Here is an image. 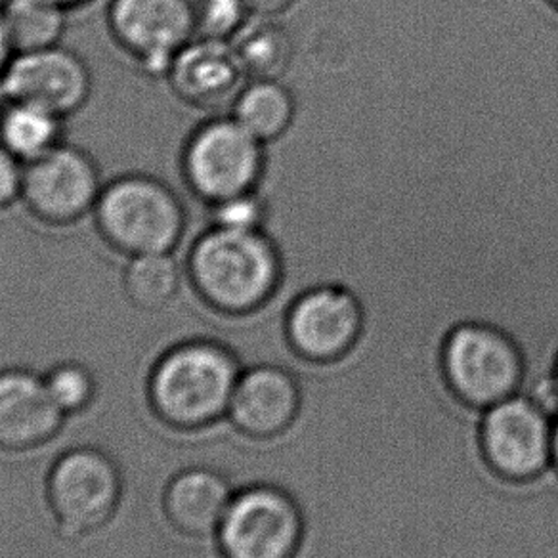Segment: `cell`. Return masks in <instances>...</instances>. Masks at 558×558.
<instances>
[{"label": "cell", "instance_id": "6da1fadb", "mask_svg": "<svg viewBox=\"0 0 558 558\" xmlns=\"http://www.w3.org/2000/svg\"><path fill=\"white\" fill-rule=\"evenodd\" d=\"M243 364L218 337L177 342L157 357L146 380L151 415L174 433L199 435L226 421Z\"/></svg>", "mask_w": 558, "mask_h": 558}, {"label": "cell", "instance_id": "7a4b0ae2", "mask_svg": "<svg viewBox=\"0 0 558 558\" xmlns=\"http://www.w3.org/2000/svg\"><path fill=\"white\" fill-rule=\"evenodd\" d=\"M186 274L207 311L217 318H240L268 303L278 288V251L263 230L209 226L192 243Z\"/></svg>", "mask_w": 558, "mask_h": 558}, {"label": "cell", "instance_id": "3957f363", "mask_svg": "<svg viewBox=\"0 0 558 558\" xmlns=\"http://www.w3.org/2000/svg\"><path fill=\"white\" fill-rule=\"evenodd\" d=\"M94 220L104 241L129 256L172 253L186 232L179 195L148 174H123L101 187Z\"/></svg>", "mask_w": 558, "mask_h": 558}, {"label": "cell", "instance_id": "277c9868", "mask_svg": "<svg viewBox=\"0 0 558 558\" xmlns=\"http://www.w3.org/2000/svg\"><path fill=\"white\" fill-rule=\"evenodd\" d=\"M123 492L121 466L96 446L62 451L45 481V499L56 532L70 542L106 530L121 509Z\"/></svg>", "mask_w": 558, "mask_h": 558}, {"label": "cell", "instance_id": "5b68a950", "mask_svg": "<svg viewBox=\"0 0 558 558\" xmlns=\"http://www.w3.org/2000/svg\"><path fill=\"white\" fill-rule=\"evenodd\" d=\"M263 167V142L228 113L197 124L182 149L186 186L207 205L256 190Z\"/></svg>", "mask_w": 558, "mask_h": 558}, {"label": "cell", "instance_id": "8992f818", "mask_svg": "<svg viewBox=\"0 0 558 558\" xmlns=\"http://www.w3.org/2000/svg\"><path fill=\"white\" fill-rule=\"evenodd\" d=\"M303 520L295 501L271 486L235 489L213 545L222 558H291Z\"/></svg>", "mask_w": 558, "mask_h": 558}, {"label": "cell", "instance_id": "52a82bcc", "mask_svg": "<svg viewBox=\"0 0 558 558\" xmlns=\"http://www.w3.org/2000/svg\"><path fill=\"white\" fill-rule=\"evenodd\" d=\"M444 365L459 398L478 410L519 395L524 372L519 347L499 329L478 324L458 327L451 333Z\"/></svg>", "mask_w": 558, "mask_h": 558}, {"label": "cell", "instance_id": "ba28073f", "mask_svg": "<svg viewBox=\"0 0 558 558\" xmlns=\"http://www.w3.org/2000/svg\"><path fill=\"white\" fill-rule=\"evenodd\" d=\"M109 32L149 77H165L195 32L194 0H109Z\"/></svg>", "mask_w": 558, "mask_h": 558}, {"label": "cell", "instance_id": "9c48e42d", "mask_svg": "<svg viewBox=\"0 0 558 558\" xmlns=\"http://www.w3.org/2000/svg\"><path fill=\"white\" fill-rule=\"evenodd\" d=\"M101 187L93 157L62 142L25 163L22 202L40 222L70 226L94 213Z\"/></svg>", "mask_w": 558, "mask_h": 558}, {"label": "cell", "instance_id": "30bf717a", "mask_svg": "<svg viewBox=\"0 0 558 558\" xmlns=\"http://www.w3.org/2000/svg\"><path fill=\"white\" fill-rule=\"evenodd\" d=\"M482 446L497 473L527 481L553 469V418L522 395L489 405L482 417Z\"/></svg>", "mask_w": 558, "mask_h": 558}, {"label": "cell", "instance_id": "8fae6325", "mask_svg": "<svg viewBox=\"0 0 558 558\" xmlns=\"http://www.w3.org/2000/svg\"><path fill=\"white\" fill-rule=\"evenodd\" d=\"M0 93L7 101L35 104L65 119L90 98L93 77L81 56L56 45L14 54L0 77Z\"/></svg>", "mask_w": 558, "mask_h": 558}, {"label": "cell", "instance_id": "7c38bea8", "mask_svg": "<svg viewBox=\"0 0 558 558\" xmlns=\"http://www.w3.org/2000/svg\"><path fill=\"white\" fill-rule=\"evenodd\" d=\"M65 421L48 395L43 373L29 367L0 369V451L40 450L62 435Z\"/></svg>", "mask_w": 558, "mask_h": 558}, {"label": "cell", "instance_id": "4fadbf2b", "mask_svg": "<svg viewBox=\"0 0 558 558\" xmlns=\"http://www.w3.org/2000/svg\"><path fill=\"white\" fill-rule=\"evenodd\" d=\"M167 78L172 93L187 106L209 111L226 108L228 113L248 83L230 40L203 37H195L180 50Z\"/></svg>", "mask_w": 558, "mask_h": 558}, {"label": "cell", "instance_id": "5bb4252c", "mask_svg": "<svg viewBox=\"0 0 558 558\" xmlns=\"http://www.w3.org/2000/svg\"><path fill=\"white\" fill-rule=\"evenodd\" d=\"M360 329V304L344 289H314L301 296L289 312V339L311 360L341 356L356 342Z\"/></svg>", "mask_w": 558, "mask_h": 558}, {"label": "cell", "instance_id": "9a60e30c", "mask_svg": "<svg viewBox=\"0 0 558 558\" xmlns=\"http://www.w3.org/2000/svg\"><path fill=\"white\" fill-rule=\"evenodd\" d=\"M299 400L295 377L288 369L251 365L241 372L226 425L247 438L278 435L293 423Z\"/></svg>", "mask_w": 558, "mask_h": 558}, {"label": "cell", "instance_id": "2e32d148", "mask_svg": "<svg viewBox=\"0 0 558 558\" xmlns=\"http://www.w3.org/2000/svg\"><path fill=\"white\" fill-rule=\"evenodd\" d=\"M233 494L235 486L222 469L187 466L165 484L161 511L169 526L180 535L215 542Z\"/></svg>", "mask_w": 558, "mask_h": 558}, {"label": "cell", "instance_id": "e0dca14e", "mask_svg": "<svg viewBox=\"0 0 558 558\" xmlns=\"http://www.w3.org/2000/svg\"><path fill=\"white\" fill-rule=\"evenodd\" d=\"M63 117L25 101H7L0 109V146L29 163L62 144Z\"/></svg>", "mask_w": 558, "mask_h": 558}, {"label": "cell", "instance_id": "ac0fdd59", "mask_svg": "<svg viewBox=\"0 0 558 558\" xmlns=\"http://www.w3.org/2000/svg\"><path fill=\"white\" fill-rule=\"evenodd\" d=\"M295 113V101L279 78H255L243 86L230 116L260 142L278 138Z\"/></svg>", "mask_w": 558, "mask_h": 558}, {"label": "cell", "instance_id": "d6986e66", "mask_svg": "<svg viewBox=\"0 0 558 558\" xmlns=\"http://www.w3.org/2000/svg\"><path fill=\"white\" fill-rule=\"evenodd\" d=\"M0 14L14 54L60 45L68 25V9L54 0H4Z\"/></svg>", "mask_w": 558, "mask_h": 558}, {"label": "cell", "instance_id": "ffe728a7", "mask_svg": "<svg viewBox=\"0 0 558 558\" xmlns=\"http://www.w3.org/2000/svg\"><path fill=\"white\" fill-rule=\"evenodd\" d=\"M248 81L279 78L291 58V39L276 17H248L230 40Z\"/></svg>", "mask_w": 558, "mask_h": 558}, {"label": "cell", "instance_id": "44dd1931", "mask_svg": "<svg viewBox=\"0 0 558 558\" xmlns=\"http://www.w3.org/2000/svg\"><path fill=\"white\" fill-rule=\"evenodd\" d=\"M182 268L172 253L131 256L123 274L124 295L142 312L167 308L179 295Z\"/></svg>", "mask_w": 558, "mask_h": 558}, {"label": "cell", "instance_id": "7402d4cb", "mask_svg": "<svg viewBox=\"0 0 558 558\" xmlns=\"http://www.w3.org/2000/svg\"><path fill=\"white\" fill-rule=\"evenodd\" d=\"M43 375L48 395L68 418L86 413L98 398V380L85 364L60 362Z\"/></svg>", "mask_w": 558, "mask_h": 558}, {"label": "cell", "instance_id": "603a6c76", "mask_svg": "<svg viewBox=\"0 0 558 558\" xmlns=\"http://www.w3.org/2000/svg\"><path fill=\"white\" fill-rule=\"evenodd\" d=\"M195 32L203 39L232 40L251 17L247 0H194Z\"/></svg>", "mask_w": 558, "mask_h": 558}, {"label": "cell", "instance_id": "cb8c5ba5", "mask_svg": "<svg viewBox=\"0 0 558 558\" xmlns=\"http://www.w3.org/2000/svg\"><path fill=\"white\" fill-rule=\"evenodd\" d=\"M266 205L256 190L232 195L209 205V226L235 232L263 230Z\"/></svg>", "mask_w": 558, "mask_h": 558}, {"label": "cell", "instance_id": "d4e9b609", "mask_svg": "<svg viewBox=\"0 0 558 558\" xmlns=\"http://www.w3.org/2000/svg\"><path fill=\"white\" fill-rule=\"evenodd\" d=\"M25 163L9 149L0 146V209H9L22 202Z\"/></svg>", "mask_w": 558, "mask_h": 558}, {"label": "cell", "instance_id": "484cf974", "mask_svg": "<svg viewBox=\"0 0 558 558\" xmlns=\"http://www.w3.org/2000/svg\"><path fill=\"white\" fill-rule=\"evenodd\" d=\"M295 0H247L251 16L278 17L293 4Z\"/></svg>", "mask_w": 558, "mask_h": 558}, {"label": "cell", "instance_id": "4316f807", "mask_svg": "<svg viewBox=\"0 0 558 558\" xmlns=\"http://www.w3.org/2000/svg\"><path fill=\"white\" fill-rule=\"evenodd\" d=\"M12 58H14V50H12V45H10L9 33H7L4 22H2V14H0V77L4 75V71L9 68V63L12 62Z\"/></svg>", "mask_w": 558, "mask_h": 558}, {"label": "cell", "instance_id": "83f0119b", "mask_svg": "<svg viewBox=\"0 0 558 558\" xmlns=\"http://www.w3.org/2000/svg\"><path fill=\"white\" fill-rule=\"evenodd\" d=\"M553 465L558 469V415L553 418Z\"/></svg>", "mask_w": 558, "mask_h": 558}, {"label": "cell", "instance_id": "f1b7e54d", "mask_svg": "<svg viewBox=\"0 0 558 558\" xmlns=\"http://www.w3.org/2000/svg\"><path fill=\"white\" fill-rule=\"evenodd\" d=\"M58 4H62L65 9H75V7H81V4H85L86 0H54Z\"/></svg>", "mask_w": 558, "mask_h": 558}, {"label": "cell", "instance_id": "f546056e", "mask_svg": "<svg viewBox=\"0 0 558 558\" xmlns=\"http://www.w3.org/2000/svg\"><path fill=\"white\" fill-rule=\"evenodd\" d=\"M557 383H558V369H557Z\"/></svg>", "mask_w": 558, "mask_h": 558}, {"label": "cell", "instance_id": "4dcf8cb0", "mask_svg": "<svg viewBox=\"0 0 558 558\" xmlns=\"http://www.w3.org/2000/svg\"><path fill=\"white\" fill-rule=\"evenodd\" d=\"M555 2H557V4H558V0H555Z\"/></svg>", "mask_w": 558, "mask_h": 558}]
</instances>
